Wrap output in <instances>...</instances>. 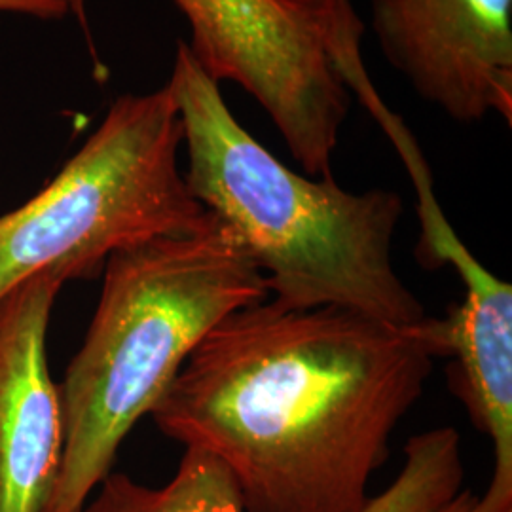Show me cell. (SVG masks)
<instances>
[{
	"instance_id": "obj_1",
	"label": "cell",
	"mask_w": 512,
	"mask_h": 512,
	"mask_svg": "<svg viewBox=\"0 0 512 512\" xmlns=\"http://www.w3.org/2000/svg\"><path fill=\"white\" fill-rule=\"evenodd\" d=\"M427 317L264 300L226 315L150 412L230 471L245 512H365L389 440L440 357Z\"/></svg>"
},
{
	"instance_id": "obj_2",
	"label": "cell",
	"mask_w": 512,
	"mask_h": 512,
	"mask_svg": "<svg viewBox=\"0 0 512 512\" xmlns=\"http://www.w3.org/2000/svg\"><path fill=\"white\" fill-rule=\"evenodd\" d=\"M167 88L183 124L190 192L238 234L274 300L338 306L403 329L429 317L393 266L404 213L397 192H349L281 164L239 124L184 42Z\"/></svg>"
},
{
	"instance_id": "obj_3",
	"label": "cell",
	"mask_w": 512,
	"mask_h": 512,
	"mask_svg": "<svg viewBox=\"0 0 512 512\" xmlns=\"http://www.w3.org/2000/svg\"><path fill=\"white\" fill-rule=\"evenodd\" d=\"M103 272L84 344L57 385L65 446L46 512L82 511L196 346L226 315L270 296L243 241L213 213L192 232L114 253Z\"/></svg>"
},
{
	"instance_id": "obj_4",
	"label": "cell",
	"mask_w": 512,
	"mask_h": 512,
	"mask_svg": "<svg viewBox=\"0 0 512 512\" xmlns=\"http://www.w3.org/2000/svg\"><path fill=\"white\" fill-rule=\"evenodd\" d=\"M173 93L124 95L35 198L0 217V298L40 272L99 274L114 253L200 228L209 211L179 169Z\"/></svg>"
},
{
	"instance_id": "obj_5",
	"label": "cell",
	"mask_w": 512,
	"mask_h": 512,
	"mask_svg": "<svg viewBox=\"0 0 512 512\" xmlns=\"http://www.w3.org/2000/svg\"><path fill=\"white\" fill-rule=\"evenodd\" d=\"M188 50L215 82L255 97L313 179H329L351 92L329 52L334 0H175Z\"/></svg>"
},
{
	"instance_id": "obj_6",
	"label": "cell",
	"mask_w": 512,
	"mask_h": 512,
	"mask_svg": "<svg viewBox=\"0 0 512 512\" xmlns=\"http://www.w3.org/2000/svg\"><path fill=\"white\" fill-rule=\"evenodd\" d=\"M387 61L459 124L512 118V0H370Z\"/></svg>"
},
{
	"instance_id": "obj_7",
	"label": "cell",
	"mask_w": 512,
	"mask_h": 512,
	"mask_svg": "<svg viewBox=\"0 0 512 512\" xmlns=\"http://www.w3.org/2000/svg\"><path fill=\"white\" fill-rule=\"evenodd\" d=\"M418 200L421 260L454 266L465 287L463 304L435 319L440 353L456 357L459 399L494 444V476L469 512H512V287L463 245L435 194Z\"/></svg>"
},
{
	"instance_id": "obj_8",
	"label": "cell",
	"mask_w": 512,
	"mask_h": 512,
	"mask_svg": "<svg viewBox=\"0 0 512 512\" xmlns=\"http://www.w3.org/2000/svg\"><path fill=\"white\" fill-rule=\"evenodd\" d=\"M65 283L50 272L0 298V512H46L65 446L48 327Z\"/></svg>"
},
{
	"instance_id": "obj_9",
	"label": "cell",
	"mask_w": 512,
	"mask_h": 512,
	"mask_svg": "<svg viewBox=\"0 0 512 512\" xmlns=\"http://www.w3.org/2000/svg\"><path fill=\"white\" fill-rule=\"evenodd\" d=\"M401 475L372 497L365 512H439L461 492V439L454 427H439L406 444ZM80 512H245L238 484L211 454L186 448L175 476L150 488L122 473H109Z\"/></svg>"
},
{
	"instance_id": "obj_10",
	"label": "cell",
	"mask_w": 512,
	"mask_h": 512,
	"mask_svg": "<svg viewBox=\"0 0 512 512\" xmlns=\"http://www.w3.org/2000/svg\"><path fill=\"white\" fill-rule=\"evenodd\" d=\"M0 12L38 19H61L71 14L69 0H0Z\"/></svg>"
},
{
	"instance_id": "obj_11",
	"label": "cell",
	"mask_w": 512,
	"mask_h": 512,
	"mask_svg": "<svg viewBox=\"0 0 512 512\" xmlns=\"http://www.w3.org/2000/svg\"><path fill=\"white\" fill-rule=\"evenodd\" d=\"M476 497L471 492H459L444 509L439 512H469L475 505Z\"/></svg>"
},
{
	"instance_id": "obj_12",
	"label": "cell",
	"mask_w": 512,
	"mask_h": 512,
	"mask_svg": "<svg viewBox=\"0 0 512 512\" xmlns=\"http://www.w3.org/2000/svg\"><path fill=\"white\" fill-rule=\"evenodd\" d=\"M86 2L88 0H69L71 4V14L80 19L86 25Z\"/></svg>"
}]
</instances>
